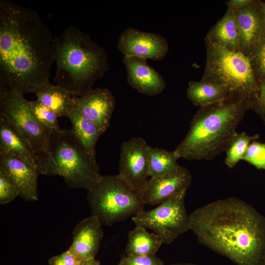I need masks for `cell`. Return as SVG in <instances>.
I'll return each mask as SVG.
<instances>
[{
    "label": "cell",
    "mask_w": 265,
    "mask_h": 265,
    "mask_svg": "<svg viewBox=\"0 0 265 265\" xmlns=\"http://www.w3.org/2000/svg\"><path fill=\"white\" fill-rule=\"evenodd\" d=\"M53 40L36 11L0 0V87L24 94L49 81L55 62Z\"/></svg>",
    "instance_id": "1"
},
{
    "label": "cell",
    "mask_w": 265,
    "mask_h": 265,
    "mask_svg": "<svg viewBox=\"0 0 265 265\" xmlns=\"http://www.w3.org/2000/svg\"><path fill=\"white\" fill-rule=\"evenodd\" d=\"M189 229L198 242L237 265H263L265 260V216L235 197L194 210Z\"/></svg>",
    "instance_id": "2"
},
{
    "label": "cell",
    "mask_w": 265,
    "mask_h": 265,
    "mask_svg": "<svg viewBox=\"0 0 265 265\" xmlns=\"http://www.w3.org/2000/svg\"><path fill=\"white\" fill-rule=\"evenodd\" d=\"M249 109V102L233 96L200 107L186 135L174 150L177 158L209 160L225 152Z\"/></svg>",
    "instance_id": "3"
},
{
    "label": "cell",
    "mask_w": 265,
    "mask_h": 265,
    "mask_svg": "<svg viewBox=\"0 0 265 265\" xmlns=\"http://www.w3.org/2000/svg\"><path fill=\"white\" fill-rule=\"evenodd\" d=\"M53 43L56 65L54 81L75 96L93 89L95 81L109 70L105 49L76 26L55 36Z\"/></svg>",
    "instance_id": "4"
},
{
    "label": "cell",
    "mask_w": 265,
    "mask_h": 265,
    "mask_svg": "<svg viewBox=\"0 0 265 265\" xmlns=\"http://www.w3.org/2000/svg\"><path fill=\"white\" fill-rule=\"evenodd\" d=\"M205 41L206 62L201 80L223 87L228 96L238 97L251 104L260 84L249 58L241 52H233Z\"/></svg>",
    "instance_id": "5"
},
{
    "label": "cell",
    "mask_w": 265,
    "mask_h": 265,
    "mask_svg": "<svg viewBox=\"0 0 265 265\" xmlns=\"http://www.w3.org/2000/svg\"><path fill=\"white\" fill-rule=\"evenodd\" d=\"M0 117L26 140L35 157L39 175H56L50 149L51 131L35 116L23 94L0 87Z\"/></svg>",
    "instance_id": "6"
},
{
    "label": "cell",
    "mask_w": 265,
    "mask_h": 265,
    "mask_svg": "<svg viewBox=\"0 0 265 265\" xmlns=\"http://www.w3.org/2000/svg\"><path fill=\"white\" fill-rule=\"evenodd\" d=\"M50 149L56 175L71 188L87 190L102 177L97 164L84 151L71 129L51 132Z\"/></svg>",
    "instance_id": "7"
},
{
    "label": "cell",
    "mask_w": 265,
    "mask_h": 265,
    "mask_svg": "<svg viewBox=\"0 0 265 265\" xmlns=\"http://www.w3.org/2000/svg\"><path fill=\"white\" fill-rule=\"evenodd\" d=\"M87 198L91 215L96 216L102 225L123 221L134 215L144 205L139 195L117 175L102 176L88 191Z\"/></svg>",
    "instance_id": "8"
},
{
    "label": "cell",
    "mask_w": 265,
    "mask_h": 265,
    "mask_svg": "<svg viewBox=\"0 0 265 265\" xmlns=\"http://www.w3.org/2000/svg\"><path fill=\"white\" fill-rule=\"evenodd\" d=\"M186 193L170 198L149 211L142 209L132 217L135 226L151 230L163 243H172L190 230L189 215L185 206Z\"/></svg>",
    "instance_id": "9"
},
{
    "label": "cell",
    "mask_w": 265,
    "mask_h": 265,
    "mask_svg": "<svg viewBox=\"0 0 265 265\" xmlns=\"http://www.w3.org/2000/svg\"><path fill=\"white\" fill-rule=\"evenodd\" d=\"M144 139L132 137L121 146L118 177L139 195L149 177L148 148Z\"/></svg>",
    "instance_id": "10"
},
{
    "label": "cell",
    "mask_w": 265,
    "mask_h": 265,
    "mask_svg": "<svg viewBox=\"0 0 265 265\" xmlns=\"http://www.w3.org/2000/svg\"><path fill=\"white\" fill-rule=\"evenodd\" d=\"M117 49L124 56H133L155 61L162 60L169 46L162 35L129 27L120 34Z\"/></svg>",
    "instance_id": "11"
},
{
    "label": "cell",
    "mask_w": 265,
    "mask_h": 265,
    "mask_svg": "<svg viewBox=\"0 0 265 265\" xmlns=\"http://www.w3.org/2000/svg\"><path fill=\"white\" fill-rule=\"evenodd\" d=\"M191 182L189 171L181 166L172 173L151 178L139 196L144 205H159L170 198L186 193Z\"/></svg>",
    "instance_id": "12"
},
{
    "label": "cell",
    "mask_w": 265,
    "mask_h": 265,
    "mask_svg": "<svg viewBox=\"0 0 265 265\" xmlns=\"http://www.w3.org/2000/svg\"><path fill=\"white\" fill-rule=\"evenodd\" d=\"M74 103L84 119L104 132L109 128L116 101L107 88H93L80 96H75Z\"/></svg>",
    "instance_id": "13"
},
{
    "label": "cell",
    "mask_w": 265,
    "mask_h": 265,
    "mask_svg": "<svg viewBox=\"0 0 265 265\" xmlns=\"http://www.w3.org/2000/svg\"><path fill=\"white\" fill-rule=\"evenodd\" d=\"M123 62L127 72L128 84L139 93L154 96L162 92L166 82L162 75L147 62V59L124 56Z\"/></svg>",
    "instance_id": "14"
},
{
    "label": "cell",
    "mask_w": 265,
    "mask_h": 265,
    "mask_svg": "<svg viewBox=\"0 0 265 265\" xmlns=\"http://www.w3.org/2000/svg\"><path fill=\"white\" fill-rule=\"evenodd\" d=\"M102 224L91 215L76 226L73 232V241L68 250L78 259L84 262L95 258L104 236Z\"/></svg>",
    "instance_id": "15"
},
{
    "label": "cell",
    "mask_w": 265,
    "mask_h": 265,
    "mask_svg": "<svg viewBox=\"0 0 265 265\" xmlns=\"http://www.w3.org/2000/svg\"><path fill=\"white\" fill-rule=\"evenodd\" d=\"M0 170L16 186L20 196L26 201L38 199V173L25 162L11 154H0Z\"/></svg>",
    "instance_id": "16"
},
{
    "label": "cell",
    "mask_w": 265,
    "mask_h": 265,
    "mask_svg": "<svg viewBox=\"0 0 265 265\" xmlns=\"http://www.w3.org/2000/svg\"><path fill=\"white\" fill-rule=\"evenodd\" d=\"M259 1L255 0L248 6L235 11L240 51L247 56L265 33V24Z\"/></svg>",
    "instance_id": "17"
},
{
    "label": "cell",
    "mask_w": 265,
    "mask_h": 265,
    "mask_svg": "<svg viewBox=\"0 0 265 265\" xmlns=\"http://www.w3.org/2000/svg\"><path fill=\"white\" fill-rule=\"evenodd\" d=\"M0 154H11L21 159L37 173L33 152L26 140L7 122L0 117Z\"/></svg>",
    "instance_id": "18"
},
{
    "label": "cell",
    "mask_w": 265,
    "mask_h": 265,
    "mask_svg": "<svg viewBox=\"0 0 265 265\" xmlns=\"http://www.w3.org/2000/svg\"><path fill=\"white\" fill-rule=\"evenodd\" d=\"M205 40L233 52H241L235 11L227 7L224 16L210 30Z\"/></svg>",
    "instance_id": "19"
},
{
    "label": "cell",
    "mask_w": 265,
    "mask_h": 265,
    "mask_svg": "<svg viewBox=\"0 0 265 265\" xmlns=\"http://www.w3.org/2000/svg\"><path fill=\"white\" fill-rule=\"evenodd\" d=\"M37 100L59 117L69 116L74 103V96L66 89L52 84L50 81L37 88L33 93Z\"/></svg>",
    "instance_id": "20"
},
{
    "label": "cell",
    "mask_w": 265,
    "mask_h": 265,
    "mask_svg": "<svg viewBox=\"0 0 265 265\" xmlns=\"http://www.w3.org/2000/svg\"><path fill=\"white\" fill-rule=\"evenodd\" d=\"M68 117L72 123L71 130L91 160L97 164L96 145L99 138L104 132L94 124L84 119L75 103Z\"/></svg>",
    "instance_id": "21"
},
{
    "label": "cell",
    "mask_w": 265,
    "mask_h": 265,
    "mask_svg": "<svg viewBox=\"0 0 265 265\" xmlns=\"http://www.w3.org/2000/svg\"><path fill=\"white\" fill-rule=\"evenodd\" d=\"M128 238L125 249L126 255H156L163 243L158 235L153 232L149 233L146 228L138 226L129 232Z\"/></svg>",
    "instance_id": "22"
},
{
    "label": "cell",
    "mask_w": 265,
    "mask_h": 265,
    "mask_svg": "<svg viewBox=\"0 0 265 265\" xmlns=\"http://www.w3.org/2000/svg\"><path fill=\"white\" fill-rule=\"evenodd\" d=\"M186 95L190 101L199 107L219 101L228 96L223 87L201 80L189 81Z\"/></svg>",
    "instance_id": "23"
},
{
    "label": "cell",
    "mask_w": 265,
    "mask_h": 265,
    "mask_svg": "<svg viewBox=\"0 0 265 265\" xmlns=\"http://www.w3.org/2000/svg\"><path fill=\"white\" fill-rule=\"evenodd\" d=\"M179 159L173 151H169L149 145L148 160L149 177L151 178L172 173L181 166Z\"/></svg>",
    "instance_id": "24"
},
{
    "label": "cell",
    "mask_w": 265,
    "mask_h": 265,
    "mask_svg": "<svg viewBox=\"0 0 265 265\" xmlns=\"http://www.w3.org/2000/svg\"><path fill=\"white\" fill-rule=\"evenodd\" d=\"M259 137L258 134L249 135L245 132H237L225 151V164L230 168H234L242 160L250 144Z\"/></svg>",
    "instance_id": "25"
},
{
    "label": "cell",
    "mask_w": 265,
    "mask_h": 265,
    "mask_svg": "<svg viewBox=\"0 0 265 265\" xmlns=\"http://www.w3.org/2000/svg\"><path fill=\"white\" fill-rule=\"evenodd\" d=\"M29 103L33 113L45 127L52 132L61 131L62 130L58 123V116L53 111L44 106L37 100L29 101Z\"/></svg>",
    "instance_id": "26"
},
{
    "label": "cell",
    "mask_w": 265,
    "mask_h": 265,
    "mask_svg": "<svg viewBox=\"0 0 265 265\" xmlns=\"http://www.w3.org/2000/svg\"><path fill=\"white\" fill-rule=\"evenodd\" d=\"M260 85L265 81V33L248 56Z\"/></svg>",
    "instance_id": "27"
},
{
    "label": "cell",
    "mask_w": 265,
    "mask_h": 265,
    "mask_svg": "<svg viewBox=\"0 0 265 265\" xmlns=\"http://www.w3.org/2000/svg\"><path fill=\"white\" fill-rule=\"evenodd\" d=\"M242 160L255 167L265 170V143L256 140L249 145Z\"/></svg>",
    "instance_id": "28"
},
{
    "label": "cell",
    "mask_w": 265,
    "mask_h": 265,
    "mask_svg": "<svg viewBox=\"0 0 265 265\" xmlns=\"http://www.w3.org/2000/svg\"><path fill=\"white\" fill-rule=\"evenodd\" d=\"M20 192L9 177L0 170V204H5L13 201Z\"/></svg>",
    "instance_id": "29"
},
{
    "label": "cell",
    "mask_w": 265,
    "mask_h": 265,
    "mask_svg": "<svg viewBox=\"0 0 265 265\" xmlns=\"http://www.w3.org/2000/svg\"><path fill=\"white\" fill-rule=\"evenodd\" d=\"M117 265H164V263L156 255H126L121 258Z\"/></svg>",
    "instance_id": "30"
},
{
    "label": "cell",
    "mask_w": 265,
    "mask_h": 265,
    "mask_svg": "<svg viewBox=\"0 0 265 265\" xmlns=\"http://www.w3.org/2000/svg\"><path fill=\"white\" fill-rule=\"evenodd\" d=\"M251 109L261 117L265 126V81L260 85L259 91L252 102Z\"/></svg>",
    "instance_id": "31"
},
{
    "label": "cell",
    "mask_w": 265,
    "mask_h": 265,
    "mask_svg": "<svg viewBox=\"0 0 265 265\" xmlns=\"http://www.w3.org/2000/svg\"><path fill=\"white\" fill-rule=\"evenodd\" d=\"M48 262L49 265H81L83 262L78 259L68 250L50 258Z\"/></svg>",
    "instance_id": "32"
},
{
    "label": "cell",
    "mask_w": 265,
    "mask_h": 265,
    "mask_svg": "<svg viewBox=\"0 0 265 265\" xmlns=\"http://www.w3.org/2000/svg\"><path fill=\"white\" fill-rule=\"evenodd\" d=\"M255 0H230L226 3L227 7H230L234 11L244 8L254 2Z\"/></svg>",
    "instance_id": "33"
},
{
    "label": "cell",
    "mask_w": 265,
    "mask_h": 265,
    "mask_svg": "<svg viewBox=\"0 0 265 265\" xmlns=\"http://www.w3.org/2000/svg\"><path fill=\"white\" fill-rule=\"evenodd\" d=\"M81 265H101L100 262L95 258L90 259L84 261Z\"/></svg>",
    "instance_id": "34"
},
{
    "label": "cell",
    "mask_w": 265,
    "mask_h": 265,
    "mask_svg": "<svg viewBox=\"0 0 265 265\" xmlns=\"http://www.w3.org/2000/svg\"><path fill=\"white\" fill-rule=\"evenodd\" d=\"M260 7L263 15L264 23L265 24V2L260 0L259 1Z\"/></svg>",
    "instance_id": "35"
},
{
    "label": "cell",
    "mask_w": 265,
    "mask_h": 265,
    "mask_svg": "<svg viewBox=\"0 0 265 265\" xmlns=\"http://www.w3.org/2000/svg\"><path fill=\"white\" fill-rule=\"evenodd\" d=\"M169 265H199L193 264V263H175V264H172Z\"/></svg>",
    "instance_id": "36"
},
{
    "label": "cell",
    "mask_w": 265,
    "mask_h": 265,
    "mask_svg": "<svg viewBox=\"0 0 265 265\" xmlns=\"http://www.w3.org/2000/svg\"><path fill=\"white\" fill-rule=\"evenodd\" d=\"M263 265H265V261H264V263H263Z\"/></svg>",
    "instance_id": "37"
}]
</instances>
